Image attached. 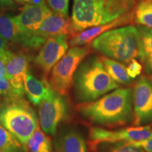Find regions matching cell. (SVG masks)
Wrapping results in <instances>:
<instances>
[{
  "mask_svg": "<svg viewBox=\"0 0 152 152\" xmlns=\"http://www.w3.org/2000/svg\"><path fill=\"white\" fill-rule=\"evenodd\" d=\"M52 12L46 4H28L24 6L20 14L13 17L19 29L26 37L25 47L37 49L43 45L44 41L35 36V34L39 29L45 18Z\"/></svg>",
  "mask_w": 152,
  "mask_h": 152,
  "instance_id": "ba28073f",
  "label": "cell"
},
{
  "mask_svg": "<svg viewBox=\"0 0 152 152\" xmlns=\"http://www.w3.org/2000/svg\"><path fill=\"white\" fill-rule=\"evenodd\" d=\"M7 70V78L18 97L22 98L25 89L24 76L29 73V61L26 55L16 54L9 51L3 57Z\"/></svg>",
  "mask_w": 152,
  "mask_h": 152,
  "instance_id": "7c38bea8",
  "label": "cell"
},
{
  "mask_svg": "<svg viewBox=\"0 0 152 152\" xmlns=\"http://www.w3.org/2000/svg\"><path fill=\"white\" fill-rule=\"evenodd\" d=\"M27 147L30 152H46L52 151L50 138L41 131L37 126L35 132L30 137L27 144Z\"/></svg>",
  "mask_w": 152,
  "mask_h": 152,
  "instance_id": "7402d4cb",
  "label": "cell"
},
{
  "mask_svg": "<svg viewBox=\"0 0 152 152\" xmlns=\"http://www.w3.org/2000/svg\"><path fill=\"white\" fill-rule=\"evenodd\" d=\"M46 152H52V151H46Z\"/></svg>",
  "mask_w": 152,
  "mask_h": 152,
  "instance_id": "d6a6232c",
  "label": "cell"
},
{
  "mask_svg": "<svg viewBox=\"0 0 152 152\" xmlns=\"http://www.w3.org/2000/svg\"><path fill=\"white\" fill-rule=\"evenodd\" d=\"M152 126H132L116 130H111L102 127H91L89 131L88 144L91 151L95 152L99 146L106 143L133 142L146 140L151 135Z\"/></svg>",
  "mask_w": 152,
  "mask_h": 152,
  "instance_id": "52a82bcc",
  "label": "cell"
},
{
  "mask_svg": "<svg viewBox=\"0 0 152 152\" xmlns=\"http://www.w3.org/2000/svg\"><path fill=\"white\" fill-rule=\"evenodd\" d=\"M142 71V66L136 58L131 60L128 63L127 66V72L130 77L132 79L135 78L137 76L140 75Z\"/></svg>",
  "mask_w": 152,
  "mask_h": 152,
  "instance_id": "484cf974",
  "label": "cell"
},
{
  "mask_svg": "<svg viewBox=\"0 0 152 152\" xmlns=\"http://www.w3.org/2000/svg\"><path fill=\"white\" fill-rule=\"evenodd\" d=\"M71 33V19L52 12L45 18L39 29L35 35L46 41L48 37L61 35H68Z\"/></svg>",
  "mask_w": 152,
  "mask_h": 152,
  "instance_id": "5bb4252c",
  "label": "cell"
},
{
  "mask_svg": "<svg viewBox=\"0 0 152 152\" xmlns=\"http://www.w3.org/2000/svg\"><path fill=\"white\" fill-rule=\"evenodd\" d=\"M14 5L13 0H0V7H12Z\"/></svg>",
  "mask_w": 152,
  "mask_h": 152,
  "instance_id": "4dcf8cb0",
  "label": "cell"
},
{
  "mask_svg": "<svg viewBox=\"0 0 152 152\" xmlns=\"http://www.w3.org/2000/svg\"><path fill=\"white\" fill-rule=\"evenodd\" d=\"M109 152H145L142 148L134 145L132 142H122L117 144Z\"/></svg>",
  "mask_w": 152,
  "mask_h": 152,
  "instance_id": "d4e9b609",
  "label": "cell"
},
{
  "mask_svg": "<svg viewBox=\"0 0 152 152\" xmlns=\"http://www.w3.org/2000/svg\"><path fill=\"white\" fill-rule=\"evenodd\" d=\"M76 110L89 123L115 128L133 121L132 88H118L92 102L78 104Z\"/></svg>",
  "mask_w": 152,
  "mask_h": 152,
  "instance_id": "6da1fadb",
  "label": "cell"
},
{
  "mask_svg": "<svg viewBox=\"0 0 152 152\" xmlns=\"http://www.w3.org/2000/svg\"><path fill=\"white\" fill-rule=\"evenodd\" d=\"M133 11L134 20L137 23L152 28V0H142Z\"/></svg>",
  "mask_w": 152,
  "mask_h": 152,
  "instance_id": "44dd1931",
  "label": "cell"
},
{
  "mask_svg": "<svg viewBox=\"0 0 152 152\" xmlns=\"http://www.w3.org/2000/svg\"><path fill=\"white\" fill-rule=\"evenodd\" d=\"M104 68L114 81L121 85H129L133 83L127 72V66L123 63L118 61L106 56H101Z\"/></svg>",
  "mask_w": 152,
  "mask_h": 152,
  "instance_id": "d6986e66",
  "label": "cell"
},
{
  "mask_svg": "<svg viewBox=\"0 0 152 152\" xmlns=\"http://www.w3.org/2000/svg\"><path fill=\"white\" fill-rule=\"evenodd\" d=\"M46 1L53 12L68 16L70 0H47Z\"/></svg>",
  "mask_w": 152,
  "mask_h": 152,
  "instance_id": "603a6c76",
  "label": "cell"
},
{
  "mask_svg": "<svg viewBox=\"0 0 152 152\" xmlns=\"http://www.w3.org/2000/svg\"><path fill=\"white\" fill-rule=\"evenodd\" d=\"M120 87L106 71L101 56L82 62L73 77V92L79 104L97 99Z\"/></svg>",
  "mask_w": 152,
  "mask_h": 152,
  "instance_id": "3957f363",
  "label": "cell"
},
{
  "mask_svg": "<svg viewBox=\"0 0 152 152\" xmlns=\"http://www.w3.org/2000/svg\"><path fill=\"white\" fill-rule=\"evenodd\" d=\"M0 124L26 147L38 126L35 112L22 98L7 99V103L0 108Z\"/></svg>",
  "mask_w": 152,
  "mask_h": 152,
  "instance_id": "5b68a950",
  "label": "cell"
},
{
  "mask_svg": "<svg viewBox=\"0 0 152 152\" xmlns=\"http://www.w3.org/2000/svg\"><path fill=\"white\" fill-rule=\"evenodd\" d=\"M92 47L108 58L127 64L140 58V33L137 28L130 25L114 28L95 38Z\"/></svg>",
  "mask_w": 152,
  "mask_h": 152,
  "instance_id": "277c9868",
  "label": "cell"
},
{
  "mask_svg": "<svg viewBox=\"0 0 152 152\" xmlns=\"http://www.w3.org/2000/svg\"><path fill=\"white\" fill-rule=\"evenodd\" d=\"M26 147L0 124V152H26Z\"/></svg>",
  "mask_w": 152,
  "mask_h": 152,
  "instance_id": "ffe728a7",
  "label": "cell"
},
{
  "mask_svg": "<svg viewBox=\"0 0 152 152\" xmlns=\"http://www.w3.org/2000/svg\"><path fill=\"white\" fill-rule=\"evenodd\" d=\"M56 152H87L86 142L83 136L77 130H66L57 139Z\"/></svg>",
  "mask_w": 152,
  "mask_h": 152,
  "instance_id": "2e32d148",
  "label": "cell"
},
{
  "mask_svg": "<svg viewBox=\"0 0 152 152\" xmlns=\"http://www.w3.org/2000/svg\"><path fill=\"white\" fill-rule=\"evenodd\" d=\"M0 95L7 96V99L20 98L17 96L16 92L11 86L10 81L7 77H0Z\"/></svg>",
  "mask_w": 152,
  "mask_h": 152,
  "instance_id": "cb8c5ba5",
  "label": "cell"
},
{
  "mask_svg": "<svg viewBox=\"0 0 152 152\" xmlns=\"http://www.w3.org/2000/svg\"><path fill=\"white\" fill-rule=\"evenodd\" d=\"M47 1V0H45V1Z\"/></svg>",
  "mask_w": 152,
  "mask_h": 152,
  "instance_id": "836d02e7",
  "label": "cell"
},
{
  "mask_svg": "<svg viewBox=\"0 0 152 152\" xmlns=\"http://www.w3.org/2000/svg\"><path fill=\"white\" fill-rule=\"evenodd\" d=\"M9 49L8 46V43L3 37L0 36V57L3 58L4 55L9 52Z\"/></svg>",
  "mask_w": 152,
  "mask_h": 152,
  "instance_id": "83f0119b",
  "label": "cell"
},
{
  "mask_svg": "<svg viewBox=\"0 0 152 152\" xmlns=\"http://www.w3.org/2000/svg\"><path fill=\"white\" fill-rule=\"evenodd\" d=\"M25 92L30 102L35 105H39L42 101L48 97L54 91L47 80H39L28 73L23 78Z\"/></svg>",
  "mask_w": 152,
  "mask_h": 152,
  "instance_id": "9a60e30c",
  "label": "cell"
},
{
  "mask_svg": "<svg viewBox=\"0 0 152 152\" xmlns=\"http://www.w3.org/2000/svg\"><path fill=\"white\" fill-rule=\"evenodd\" d=\"M0 77H7V70H6V66L4 61L3 58L0 57Z\"/></svg>",
  "mask_w": 152,
  "mask_h": 152,
  "instance_id": "f1b7e54d",
  "label": "cell"
},
{
  "mask_svg": "<svg viewBox=\"0 0 152 152\" xmlns=\"http://www.w3.org/2000/svg\"><path fill=\"white\" fill-rule=\"evenodd\" d=\"M68 49V35L48 37L35 57V64L47 75Z\"/></svg>",
  "mask_w": 152,
  "mask_h": 152,
  "instance_id": "8fae6325",
  "label": "cell"
},
{
  "mask_svg": "<svg viewBox=\"0 0 152 152\" xmlns=\"http://www.w3.org/2000/svg\"><path fill=\"white\" fill-rule=\"evenodd\" d=\"M132 143L134 145L142 148L145 152H152V132L149 137L142 141L133 142Z\"/></svg>",
  "mask_w": 152,
  "mask_h": 152,
  "instance_id": "4316f807",
  "label": "cell"
},
{
  "mask_svg": "<svg viewBox=\"0 0 152 152\" xmlns=\"http://www.w3.org/2000/svg\"><path fill=\"white\" fill-rule=\"evenodd\" d=\"M140 37V61L143 65L146 76L152 80V28L139 26Z\"/></svg>",
  "mask_w": 152,
  "mask_h": 152,
  "instance_id": "e0dca14e",
  "label": "cell"
},
{
  "mask_svg": "<svg viewBox=\"0 0 152 152\" xmlns=\"http://www.w3.org/2000/svg\"><path fill=\"white\" fill-rule=\"evenodd\" d=\"M132 126H142L152 122V80L142 75L132 87Z\"/></svg>",
  "mask_w": 152,
  "mask_h": 152,
  "instance_id": "9c48e42d",
  "label": "cell"
},
{
  "mask_svg": "<svg viewBox=\"0 0 152 152\" xmlns=\"http://www.w3.org/2000/svg\"><path fill=\"white\" fill-rule=\"evenodd\" d=\"M135 6L136 0H73L71 35L113 21Z\"/></svg>",
  "mask_w": 152,
  "mask_h": 152,
  "instance_id": "7a4b0ae2",
  "label": "cell"
},
{
  "mask_svg": "<svg viewBox=\"0 0 152 152\" xmlns=\"http://www.w3.org/2000/svg\"><path fill=\"white\" fill-rule=\"evenodd\" d=\"M24 3L30 4H36V5H45V0H23Z\"/></svg>",
  "mask_w": 152,
  "mask_h": 152,
  "instance_id": "f546056e",
  "label": "cell"
},
{
  "mask_svg": "<svg viewBox=\"0 0 152 152\" xmlns=\"http://www.w3.org/2000/svg\"><path fill=\"white\" fill-rule=\"evenodd\" d=\"M14 1L18 4H24L23 0H14Z\"/></svg>",
  "mask_w": 152,
  "mask_h": 152,
  "instance_id": "1f68e13d",
  "label": "cell"
},
{
  "mask_svg": "<svg viewBox=\"0 0 152 152\" xmlns=\"http://www.w3.org/2000/svg\"><path fill=\"white\" fill-rule=\"evenodd\" d=\"M92 52L90 47H72L55 64L51 72L49 84L57 94L66 96L73 87V77L80 64Z\"/></svg>",
  "mask_w": 152,
  "mask_h": 152,
  "instance_id": "8992f818",
  "label": "cell"
},
{
  "mask_svg": "<svg viewBox=\"0 0 152 152\" xmlns=\"http://www.w3.org/2000/svg\"><path fill=\"white\" fill-rule=\"evenodd\" d=\"M0 36L7 43H18L25 47L26 37L19 29L13 17L0 14Z\"/></svg>",
  "mask_w": 152,
  "mask_h": 152,
  "instance_id": "ac0fdd59",
  "label": "cell"
},
{
  "mask_svg": "<svg viewBox=\"0 0 152 152\" xmlns=\"http://www.w3.org/2000/svg\"><path fill=\"white\" fill-rule=\"evenodd\" d=\"M67 104L61 95L54 92L39 104V121L41 128L47 134L54 135L57 128L67 115Z\"/></svg>",
  "mask_w": 152,
  "mask_h": 152,
  "instance_id": "30bf717a",
  "label": "cell"
},
{
  "mask_svg": "<svg viewBox=\"0 0 152 152\" xmlns=\"http://www.w3.org/2000/svg\"><path fill=\"white\" fill-rule=\"evenodd\" d=\"M132 11L123 15L120 18L108 23L94 26L83 30L80 33L76 34L72 37L69 42V45H71V47H80L83 45H88L92 42L95 38L108 30L131 23L134 20Z\"/></svg>",
  "mask_w": 152,
  "mask_h": 152,
  "instance_id": "4fadbf2b",
  "label": "cell"
}]
</instances>
